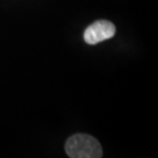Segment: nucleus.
<instances>
[{
    "instance_id": "f03ea898",
    "label": "nucleus",
    "mask_w": 158,
    "mask_h": 158,
    "mask_svg": "<svg viewBox=\"0 0 158 158\" xmlns=\"http://www.w3.org/2000/svg\"><path fill=\"white\" fill-rule=\"evenodd\" d=\"M115 26L111 22L98 21L85 29L83 38L87 44L94 45V44L112 38L115 35Z\"/></svg>"
},
{
    "instance_id": "f257e3e1",
    "label": "nucleus",
    "mask_w": 158,
    "mask_h": 158,
    "mask_svg": "<svg viewBox=\"0 0 158 158\" xmlns=\"http://www.w3.org/2000/svg\"><path fill=\"white\" fill-rule=\"evenodd\" d=\"M66 153L71 158H100L103 149L97 139L91 135L78 134L69 138L65 145Z\"/></svg>"
}]
</instances>
